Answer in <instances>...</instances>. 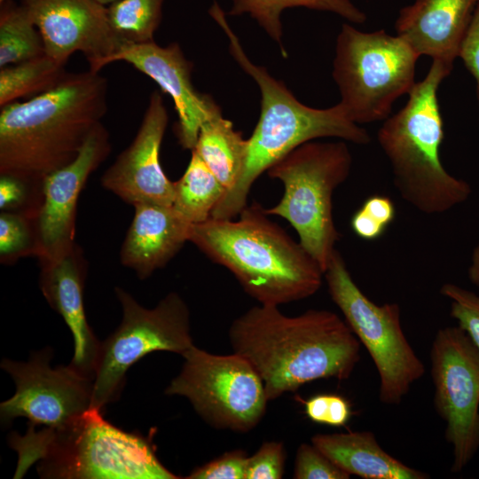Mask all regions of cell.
Returning <instances> with one entry per match:
<instances>
[{
	"instance_id": "obj_1",
	"label": "cell",
	"mask_w": 479,
	"mask_h": 479,
	"mask_svg": "<svg viewBox=\"0 0 479 479\" xmlns=\"http://www.w3.org/2000/svg\"><path fill=\"white\" fill-rule=\"evenodd\" d=\"M228 337L261 377L269 401L315 380H347L360 360L359 341L328 310L290 317L259 304L232 322Z\"/></svg>"
},
{
	"instance_id": "obj_2",
	"label": "cell",
	"mask_w": 479,
	"mask_h": 479,
	"mask_svg": "<svg viewBox=\"0 0 479 479\" xmlns=\"http://www.w3.org/2000/svg\"><path fill=\"white\" fill-rule=\"evenodd\" d=\"M106 95V79L88 70L67 73L52 89L2 106L0 175L42 192L44 178L74 161L102 122Z\"/></svg>"
},
{
	"instance_id": "obj_3",
	"label": "cell",
	"mask_w": 479,
	"mask_h": 479,
	"mask_svg": "<svg viewBox=\"0 0 479 479\" xmlns=\"http://www.w3.org/2000/svg\"><path fill=\"white\" fill-rule=\"evenodd\" d=\"M189 241L213 263L233 274L259 304L279 306L316 294L324 271L261 204L247 205L239 218L194 224Z\"/></svg>"
},
{
	"instance_id": "obj_4",
	"label": "cell",
	"mask_w": 479,
	"mask_h": 479,
	"mask_svg": "<svg viewBox=\"0 0 479 479\" xmlns=\"http://www.w3.org/2000/svg\"><path fill=\"white\" fill-rule=\"evenodd\" d=\"M209 13L226 34L232 56L255 81L261 92V114L247 138L243 170L236 185L224 195L211 214L214 218H235L247 207L255 180L296 147L320 137L366 145L371 137L365 129L348 117L340 103L318 109L298 101L282 82L273 78L263 67L250 61L218 4L212 5Z\"/></svg>"
},
{
	"instance_id": "obj_5",
	"label": "cell",
	"mask_w": 479,
	"mask_h": 479,
	"mask_svg": "<svg viewBox=\"0 0 479 479\" xmlns=\"http://www.w3.org/2000/svg\"><path fill=\"white\" fill-rule=\"evenodd\" d=\"M18 453L14 478L37 464L42 478L177 479L158 459L151 438L124 431L90 408L58 428L28 426L25 435L11 434Z\"/></svg>"
},
{
	"instance_id": "obj_6",
	"label": "cell",
	"mask_w": 479,
	"mask_h": 479,
	"mask_svg": "<svg viewBox=\"0 0 479 479\" xmlns=\"http://www.w3.org/2000/svg\"><path fill=\"white\" fill-rule=\"evenodd\" d=\"M452 69L433 60L426 77L408 94L405 106L384 120L378 131L398 192L427 215L445 213L465 202L472 192L470 185L451 175L440 159L444 128L437 90Z\"/></svg>"
},
{
	"instance_id": "obj_7",
	"label": "cell",
	"mask_w": 479,
	"mask_h": 479,
	"mask_svg": "<svg viewBox=\"0 0 479 479\" xmlns=\"http://www.w3.org/2000/svg\"><path fill=\"white\" fill-rule=\"evenodd\" d=\"M351 164L344 140L310 141L267 170L271 178L283 184L284 193L275 206L264 208L265 213L291 224L301 245L324 272L340 239L334 222L333 195L348 178Z\"/></svg>"
},
{
	"instance_id": "obj_8",
	"label": "cell",
	"mask_w": 479,
	"mask_h": 479,
	"mask_svg": "<svg viewBox=\"0 0 479 479\" xmlns=\"http://www.w3.org/2000/svg\"><path fill=\"white\" fill-rule=\"evenodd\" d=\"M418 58L397 35L363 32L343 24L336 41L333 77L348 117L357 124L386 120L394 102L415 85Z\"/></svg>"
},
{
	"instance_id": "obj_9",
	"label": "cell",
	"mask_w": 479,
	"mask_h": 479,
	"mask_svg": "<svg viewBox=\"0 0 479 479\" xmlns=\"http://www.w3.org/2000/svg\"><path fill=\"white\" fill-rule=\"evenodd\" d=\"M324 278L331 299L375 365L380 379V401L387 405L399 404L425 373L423 362L402 328L399 305H379L370 300L352 279L337 249Z\"/></svg>"
},
{
	"instance_id": "obj_10",
	"label": "cell",
	"mask_w": 479,
	"mask_h": 479,
	"mask_svg": "<svg viewBox=\"0 0 479 479\" xmlns=\"http://www.w3.org/2000/svg\"><path fill=\"white\" fill-rule=\"evenodd\" d=\"M115 293L122 322L100 342L94 366L91 408L102 411L120 397L127 371L142 357L161 350L183 356L194 345L189 308L177 293L168 294L153 309L143 307L120 287Z\"/></svg>"
},
{
	"instance_id": "obj_11",
	"label": "cell",
	"mask_w": 479,
	"mask_h": 479,
	"mask_svg": "<svg viewBox=\"0 0 479 479\" xmlns=\"http://www.w3.org/2000/svg\"><path fill=\"white\" fill-rule=\"evenodd\" d=\"M182 357V369L167 395L187 398L200 418L218 429L247 433L258 425L269 400L261 377L245 357L195 345Z\"/></svg>"
},
{
	"instance_id": "obj_12",
	"label": "cell",
	"mask_w": 479,
	"mask_h": 479,
	"mask_svg": "<svg viewBox=\"0 0 479 479\" xmlns=\"http://www.w3.org/2000/svg\"><path fill=\"white\" fill-rule=\"evenodd\" d=\"M434 405L459 473L479 450V350L459 326L437 331L430 349Z\"/></svg>"
},
{
	"instance_id": "obj_13",
	"label": "cell",
	"mask_w": 479,
	"mask_h": 479,
	"mask_svg": "<svg viewBox=\"0 0 479 479\" xmlns=\"http://www.w3.org/2000/svg\"><path fill=\"white\" fill-rule=\"evenodd\" d=\"M51 357L52 349L45 348L27 362L2 360L16 386L15 394L0 405L4 425L23 417L30 427L58 428L91 408L94 379L70 364L52 368Z\"/></svg>"
},
{
	"instance_id": "obj_14",
	"label": "cell",
	"mask_w": 479,
	"mask_h": 479,
	"mask_svg": "<svg viewBox=\"0 0 479 479\" xmlns=\"http://www.w3.org/2000/svg\"><path fill=\"white\" fill-rule=\"evenodd\" d=\"M43 43L44 52L66 65L82 52L90 70L99 72L123 45L113 32L107 7L97 0H21Z\"/></svg>"
},
{
	"instance_id": "obj_15",
	"label": "cell",
	"mask_w": 479,
	"mask_h": 479,
	"mask_svg": "<svg viewBox=\"0 0 479 479\" xmlns=\"http://www.w3.org/2000/svg\"><path fill=\"white\" fill-rule=\"evenodd\" d=\"M111 152L109 132L102 122L91 131L76 158L47 176L35 218V255L50 258L75 246L76 206L87 179Z\"/></svg>"
},
{
	"instance_id": "obj_16",
	"label": "cell",
	"mask_w": 479,
	"mask_h": 479,
	"mask_svg": "<svg viewBox=\"0 0 479 479\" xmlns=\"http://www.w3.org/2000/svg\"><path fill=\"white\" fill-rule=\"evenodd\" d=\"M169 114L160 91L152 92L140 127L131 144L105 171L101 185L132 206H172L174 182L160 161Z\"/></svg>"
},
{
	"instance_id": "obj_17",
	"label": "cell",
	"mask_w": 479,
	"mask_h": 479,
	"mask_svg": "<svg viewBox=\"0 0 479 479\" xmlns=\"http://www.w3.org/2000/svg\"><path fill=\"white\" fill-rule=\"evenodd\" d=\"M125 61L149 76L171 97L178 122L177 135L184 149L192 150L201 125L221 113L219 106L208 95L193 87L192 64L185 59L180 46L172 43L160 46L154 41L123 45L108 60Z\"/></svg>"
},
{
	"instance_id": "obj_18",
	"label": "cell",
	"mask_w": 479,
	"mask_h": 479,
	"mask_svg": "<svg viewBox=\"0 0 479 479\" xmlns=\"http://www.w3.org/2000/svg\"><path fill=\"white\" fill-rule=\"evenodd\" d=\"M40 287L53 310L64 319L74 338L70 365L94 379V366L100 341L85 316L83 285L85 267L79 247L50 258H41Z\"/></svg>"
},
{
	"instance_id": "obj_19",
	"label": "cell",
	"mask_w": 479,
	"mask_h": 479,
	"mask_svg": "<svg viewBox=\"0 0 479 479\" xmlns=\"http://www.w3.org/2000/svg\"><path fill=\"white\" fill-rule=\"evenodd\" d=\"M479 0H415L400 11L397 35L420 56L452 68Z\"/></svg>"
},
{
	"instance_id": "obj_20",
	"label": "cell",
	"mask_w": 479,
	"mask_h": 479,
	"mask_svg": "<svg viewBox=\"0 0 479 479\" xmlns=\"http://www.w3.org/2000/svg\"><path fill=\"white\" fill-rule=\"evenodd\" d=\"M121 249V262L141 279L165 267L189 241L192 224L172 206L137 204Z\"/></svg>"
},
{
	"instance_id": "obj_21",
	"label": "cell",
	"mask_w": 479,
	"mask_h": 479,
	"mask_svg": "<svg viewBox=\"0 0 479 479\" xmlns=\"http://www.w3.org/2000/svg\"><path fill=\"white\" fill-rule=\"evenodd\" d=\"M310 442L349 475L364 479L430 478L385 452L368 430L316 434Z\"/></svg>"
},
{
	"instance_id": "obj_22",
	"label": "cell",
	"mask_w": 479,
	"mask_h": 479,
	"mask_svg": "<svg viewBox=\"0 0 479 479\" xmlns=\"http://www.w3.org/2000/svg\"><path fill=\"white\" fill-rule=\"evenodd\" d=\"M192 150L199 154L227 192L236 185L243 170L247 139H244L241 132L236 130L233 123L220 113L201 125Z\"/></svg>"
},
{
	"instance_id": "obj_23",
	"label": "cell",
	"mask_w": 479,
	"mask_h": 479,
	"mask_svg": "<svg viewBox=\"0 0 479 479\" xmlns=\"http://www.w3.org/2000/svg\"><path fill=\"white\" fill-rule=\"evenodd\" d=\"M192 155L183 176L174 182L172 207L192 224L205 222L226 192L199 154Z\"/></svg>"
},
{
	"instance_id": "obj_24",
	"label": "cell",
	"mask_w": 479,
	"mask_h": 479,
	"mask_svg": "<svg viewBox=\"0 0 479 479\" xmlns=\"http://www.w3.org/2000/svg\"><path fill=\"white\" fill-rule=\"evenodd\" d=\"M292 7L334 12L354 23H363L366 19L365 13L349 0H232L229 13L250 15L280 45L281 52L286 56L281 15L286 9Z\"/></svg>"
},
{
	"instance_id": "obj_25",
	"label": "cell",
	"mask_w": 479,
	"mask_h": 479,
	"mask_svg": "<svg viewBox=\"0 0 479 479\" xmlns=\"http://www.w3.org/2000/svg\"><path fill=\"white\" fill-rule=\"evenodd\" d=\"M66 74L65 65L46 54L2 67L0 106L43 93L55 87Z\"/></svg>"
},
{
	"instance_id": "obj_26",
	"label": "cell",
	"mask_w": 479,
	"mask_h": 479,
	"mask_svg": "<svg viewBox=\"0 0 479 479\" xmlns=\"http://www.w3.org/2000/svg\"><path fill=\"white\" fill-rule=\"evenodd\" d=\"M1 6V68L45 54L42 36L24 7L9 0Z\"/></svg>"
},
{
	"instance_id": "obj_27",
	"label": "cell",
	"mask_w": 479,
	"mask_h": 479,
	"mask_svg": "<svg viewBox=\"0 0 479 479\" xmlns=\"http://www.w3.org/2000/svg\"><path fill=\"white\" fill-rule=\"evenodd\" d=\"M164 0H117L107 7L109 25L125 44L153 41Z\"/></svg>"
},
{
	"instance_id": "obj_28",
	"label": "cell",
	"mask_w": 479,
	"mask_h": 479,
	"mask_svg": "<svg viewBox=\"0 0 479 479\" xmlns=\"http://www.w3.org/2000/svg\"><path fill=\"white\" fill-rule=\"evenodd\" d=\"M36 247L35 218L21 212L2 211L0 215L1 260L35 255Z\"/></svg>"
},
{
	"instance_id": "obj_29",
	"label": "cell",
	"mask_w": 479,
	"mask_h": 479,
	"mask_svg": "<svg viewBox=\"0 0 479 479\" xmlns=\"http://www.w3.org/2000/svg\"><path fill=\"white\" fill-rule=\"evenodd\" d=\"M440 294L450 301V314L479 350V295L453 283H444Z\"/></svg>"
},
{
	"instance_id": "obj_30",
	"label": "cell",
	"mask_w": 479,
	"mask_h": 479,
	"mask_svg": "<svg viewBox=\"0 0 479 479\" xmlns=\"http://www.w3.org/2000/svg\"><path fill=\"white\" fill-rule=\"evenodd\" d=\"M295 479H349L338 467L311 442L302 443L296 451L294 467Z\"/></svg>"
},
{
	"instance_id": "obj_31",
	"label": "cell",
	"mask_w": 479,
	"mask_h": 479,
	"mask_svg": "<svg viewBox=\"0 0 479 479\" xmlns=\"http://www.w3.org/2000/svg\"><path fill=\"white\" fill-rule=\"evenodd\" d=\"M307 417L318 424L344 427L349 421L352 410L348 400L335 394H319L304 403Z\"/></svg>"
},
{
	"instance_id": "obj_32",
	"label": "cell",
	"mask_w": 479,
	"mask_h": 479,
	"mask_svg": "<svg viewBox=\"0 0 479 479\" xmlns=\"http://www.w3.org/2000/svg\"><path fill=\"white\" fill-rule=\"evenodd\" d=\"M285 460L283 443L266 441L252 456H247L245 479H280Z\"/></svg>"
},
{
	"instance_id": "obj_33",
	"label": "cell",
	"mask_w": 479,
	"mask_h": 479,
	"mask_svg": "<svg viewBox=\"0 0 479 479\" xmlns=\"http://www.w3.org/2000/svg\"><path fill=\"white\" fill-rule=\"evenodd\" d=\"M247 453L242 450L224 452L218 458L194 468L187 479H245Z\"/></svg>"
},
{
	"instance_id": "obj_34",
	"label": "cell",
	"mask_w": 479,
	"mask_h": 479,
	"mask_svg": "<svg viewBox=\"0 0 479 479\" xmlns=\"http://www.w3.org/2000/svg\"><path fill=\"white\" fill-rule=\"evenodd\" d=\"M459 58L475 80L479 102V3L461 43Z\"/></svg>"
},
{
	"instance_id": "obj_35",
	"label": "cell",
	"mask_w": 479,
	"mask_h": 479,
	"mask_svg": "<svg viewBox=\"0 0 479 479\" xmlns=\"http://www.w3.org/2000/svg\"><path fill=\"white\" fill-rule=\"evenodd\" d=\"M29 192L42 197L22 181L9 176H1L0 178V208L9 211L24 207L21 213H27V201Z\"/></svg>"
},
{
	"instance_id": "obj_36",
	"label": "cell",
	"mask_w": 479,
	"mask_h": 479,
	"mask_svg": "<svg viewBox=\"0 0 479 479\" xmlns=\"http://www.w3.org/2000/svg\"><path fill=\"white\" fill-rule=\"evenodd\" d=\"M350 226L354 233L365 240H375L381 238L387 227L373 218L361 207L353 214Z\"/></svg>"
},
{
	"instance_id": "obj_37",
	"label": "cell",
	"mask_w": 479,
	"mask_h": 479,
	"mask_svg": "<svg viewBox=\"0 0 479 479\" xmlns=\"http://www.w3.org/2000/svg\"><path fill=\"white\" fill-rule=\"evenodd\" d=\"M361 208L387 228L395 219V205L387 196L378 194L369 196Z\"/></svg>"
},
{
	"instance_id": "obj_38",
	"label": "cell",
	"mask_w": 479,
	"mask_h": 479,
	"mask_svg": "<svg viewBox=\"0 0 479 479\" xmlns=\"http://www.w3.org/2000/svg\"><path fill=\"white\" fill-rule=\"evenodd\" d=\"M467 277L473 285L479 287V242L473 249Z\"/></svg>"
},
{
	"instance_id": "obj_39",
	"label": "cell",
	"mask_w": 479,
	"mask_h": 479,
	"mask_svg": "<svg viewBox=\"0 0 479 479\" xmlns=\"http://www.w3.org/2000/svg\"><path fill=\"white\" fill-rule=\"evenodd\" d=\"M98 2H99L101 4L106 6V5H109L111 4L112 3L117 1V0H97Z\"/></svg>"
},
{
	"instance_id": "obj_40",
	"label": "cell",
	"mask_w": 479,
	"mask_h": 479,
	"mask_svg": "<svg viewBox=\"0 0 479 479\" xmlns=\"http://www.w3.org/2000/svg\"><path fill=\"white\" fill-rule=\"evenodd\" d=\"M6 1H8V0H0V3H1V4H4V3H5Z\"/></svg>"
}]
</instances>
